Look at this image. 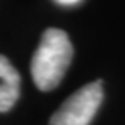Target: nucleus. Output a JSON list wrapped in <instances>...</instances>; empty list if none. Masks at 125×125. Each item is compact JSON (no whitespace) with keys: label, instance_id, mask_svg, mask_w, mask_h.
Segmentation results:
<instances>
[{"label":"nucleus","instance_id":"nucleus-4","mask_svg":"<svg viewBox=\"0 0 125 125\" xmlns=\"http://www.w3.org/2000/svg\"><path fill=\"white\" fill-rule=\"evenodd\" d=\"M59 3H63V5H73V3H76L78 0H57Z\"/></svg>","mask_w":125,"mask_h":125},{"label":"nucleus","instance_id":"nucleus-2","mask_svg":"<svg viewBox=\"0 0 125 125\" xmlns=\"http://www.w3.org/2000/svg\"><path fill=\"white\" fill-rule=\"evenodd\" d=\"M102 81L84 84L51 117L49 125H89L102 102Z\"/></svg>","mask_w":125,"mask_h":125},{"label":"nucleus","instance_id":"nucleus-3","mask_svg":"<svg viewBox=\"0 0 125 125\" xmlns=\"http://www.w3.org/2000/svg\"><path fill=\"white\" fill-rule=\"evenodd\" d=\"M20 96V75L7 57L0 55V112L15 106Z\"/></svg>","mask_w":125,"mask_h":125},{"label":"nucleus","instance_id":"nucleus-1","mask_svg":"<svg viewBox=\"0 0 125 125\" xmlns=\"http://www.w3.org/2000/svg\"><path fill=\"white\" fill-rule=\"evenodd\" d=\"M73 57V46L67 32L57 28L44 31L31 62L34 84L41 91H51L62 81Z\"/></svg>","mask_w":125,"mask_h":125}]
</instances>
